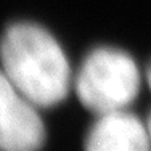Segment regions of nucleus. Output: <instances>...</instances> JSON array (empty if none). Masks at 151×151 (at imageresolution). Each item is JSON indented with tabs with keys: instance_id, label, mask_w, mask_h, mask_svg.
<instances>
[{
	"instance_id": "nucleus-5",
	"label": "nucleus",
	"mask_w": 151,
	"mask_h": 151,
	"mask_svg": "<svg viewBox=\"0 0 151 151\" xmlns=\"http://www.w3.org/2000/svg\"><path fill=\"white\" fill-rule=\"evenodd\" d=\"M148 84H150V87H151V69H150V73H148Z\"/></svg>"
},
{
	"instance_id": "nucleus-6",
	"label": "nucleus",
	"mask_w": 151,
	"mask_h": 151,
	"mask_svg": "<svg viewBox=\"0 0 151 151\" xmlns=\"http://www.w3.org/2000/svg\"><path fill=\"white\" fill-rule=\"evenodd\" d=\"M148 130H150V137H151V117H150V122H148Z\"/></svg>"
},
{
	"instance_id": "nucleus-1",
	"label": "nucleus",
	"mask_w": 151,
	"mask_h": 151,
	"mask_svg": "<svg viewBox=\"0 0 151 151\" xmlns=\"http://www.w3.org/2000/svg\"><path fill=\"white\" fill-rule=\"evenodd\" d=\"M3 76L37 106L63 101L69 88V63L56 39L31 23L12 24L2 40Z\"/></svg>"
},
{
	"instance_id": "nucleus-3",
	"label": "nucleus",
	"mask_w": 151,
	"mask_h": 151,
	"mask_svg": "<svg viewBox=\"0 0 151 151\" xmlns=\"http://www.w3.org/2000/svg\"><path fill=\"white\" fill-rule=\"evenodd\" d=\"M35 106L2 74L0 146L5 151H31L44 145L45 129Z\"/></svg>"
},
{
	"instance_id": "nucleus-4",
	"label": "nucleus",
	"mask_w": 151,
	"mask_h": 151,
	"mask_svg": "<svg viewBox=\"0 0 151 151\" xmlns=\"http://www.w3.org/2000/svg\"><path fill=\"white\" fill-rule=\"evenodd\" d=\"M150 146L148 127L122 109L101 114L85 142V148L92 151H145Z\"/></svg>"
},
{
	"instance_id": "nucleus-2",
	"label": "nucleus",
	"mask_w": 151,
	"mask_h": 151,
	"mask_svg": "<svg viewBox=\"0 0 151 151\" xmlns=\"http://www.w3.org/2000/svg\"><path fill=\"white\" fill-rule=\"evenodd\" d=\"M140 88L135 61L121 50L96 48L85 58L76 79L82 105L100 114L121 111Z\"/></svg>"
}]
</instances>
